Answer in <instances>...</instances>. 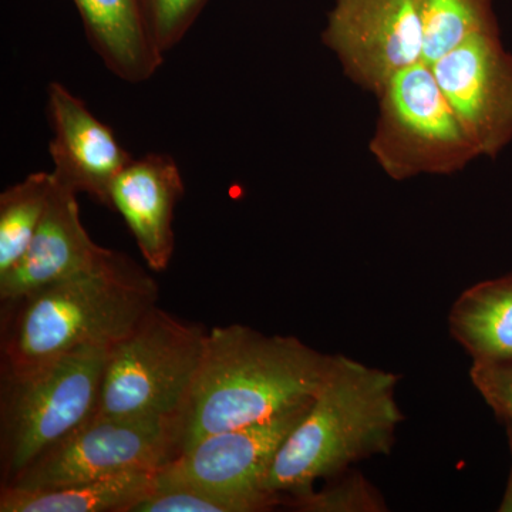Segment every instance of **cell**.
Returning a JSON list of instances; mask_svg holds the SVG:
<instances>
[{"label":"cell","instance_id":"e0dca14e","mask_svg":"<svg viewBox=\"0 0 512 512\" xmlns=\"http://www.w3.org/2000/svg\"><path fill=\"white\" fill-rule=\"evenodd\" d=\"M423 32V60L436 62L468 37L500 33L493 0H412Z\"/></svg>","mask_w":512,"mask_h":512},{"label":"cell","instance_id":"9c48e42d","mask_svg":"<svg viewBox=\"0 0 512 512\" xmlns=\"http://www.w3.org/2000/svg\"><path fill=\"white\" fill-rule=\"evenodd\" d=\"M322 42L346 76L376 97L396 74L423 60L412 0H335Z\"/></svg>","mask_w":512,"mask_h":512},{"label":"cell","instance_id":"2e32d148","mask_svg":"<svg viewBox=\"0 0 512 512\" xmlns=\"http://www.w3.org/2000/svg\"><path fill=\"white\" fill-rule=\"evenodd\" d=\"M156 483L157 471L136 470L52 490L2 487L0 512H131Z\"/></svg>","mask_w":512,"mask_h":512},{"label":"cell","instance_id":"8fae6325","mask_svg":"<svg viewBox=\"0 0 512 512\" xmlns=\"http://www.w3.org/2000/svg\"><path fill=\"white\" fill-rule=\"evenodd\" d=\"M47 113L53 130L49 147L55 163L53 177L110 208L111 185L133 157L121 147L111 127L63 84H49Z\"/></svg>","mask_w":512,"mask_h":512},{"label":"cell","instance_id":"d6986e66","mask_svg":"<svg viewBox=\"0 0 512 512\" xmlns=\"http://www.w3.org/2000/svg\"><path fill=\"white\" fill-rule=\"evenodd\" d=\"M261 505L239 495L190 484L156 483L131 512H261Z\"/></svg>","mask_w":512,"mask_h":512},{"label":"cell","instance_id":"ba28073f","mask_svg":"<svg viewBox=\"0 0 512 512\" xmlns=\"http://www.w3.org/2000/svg\"><path fill=\"white\" fill-rule=\"evenodd\" d=\"M312 400L271 419L204 437L160 468L158 483L224 491L248 498L264 511L284 505L266 488V481L279 448L308 413Z\"/></svg>","mask_w":512,"mask_h":512},{"label":"cell","instance_id":"7a4b0ae2","mask_svg":"<svg viewBox=\"0 0 512 512\" xmlns=\"http://www.w3.org/2000/svg\"><path fill=\"white\" fill-rule=\"evenodd\" d=\"M399 380L387 370L335 355L308 413L279 448L266 488L286 505L312 493L318 481L390 453L404 420L396 400Z\"/></svg>","mask_w":512,"mask_h":512},{"label":"cell","instance_id":"44dd1931","mask_svg":"<svg viewBox=\"0 0 512 512\" xmlns=\"http://www.w3.org/2000/svg\"><path fill=\"white\" fill-rule=\"evenodd\" d=\"M208 0H141L148 33L158 52L173 50L207 5Z\"/></svg>","mask_w":512,"mask_h":512},{"label":"cell","instance_id":"52a82bcc","mask_svg":"<svg viewBox=\"0 0 512 512\" xmlns=\"http://www.w3.org/2000/svg\"><path fill=\"white\" fill-rule=\"evenodd\" d=\"M180 446L181 419L96 414L2 487L52 490L126 471H158L180 453Z\"/></svg>","mask_w":512,"mask_h":512},{"label":"cell","instance_id":"7c38bea8","mask_svg":"<svg viewBox=\"0 0 512 512\" xmlns=\"http://www.w3.org/2000/svg\"><path fill=\"white\" fill-rule=\"evenodd\" d=\"M110 252L97 245L83 227L77 192L53 177L35 237L18 264L0 275V301L8 305L45 286L90 271Z\"/></svg>","mask_w":512,"mask_h":512},{"label":"cell","instance_id":"5bb4252c","mask_svg":"<svg viewBox=\"0 0 512 512\" xmlns=\"http://www.w3.org/2000/svg\"><path fill=\"white\" fill-rule=\"evenodd\" d=\"M94 52L111 73L143 83L164 62L148 33L141 0H73Z\"/></svg>","mask_w":512,"mask_h":512},{"label":"cell","instance_id":"30bf717a","mask_svg":"<svg viewBox=\"0 0 512 512\" xmlns=\"http://www.w3.org/2000/svg\"><path fill=\"white\" fill-rule=\"evenodd\" d=\"M430 67L477 156L497 157L512 141V55L500 33L468 37Z\"/></svg>","mask_w":512,"mask_h":512},{"label":"cell","instance_id":"9a60e30c","mask_svg":"<svg viewBox=\"0 0 512 512\" xmlns=\"http://www.w3.org/2000/svg\"><path fill=\"white\" fill-rule=\"evenodd\" d=\"M448 330L473 362H512V274L461 292L448 313Z\"/></svg>","mask_w":512,"mask_h":512},{"label":"cell","instance_id":"ffe728a7","mask_svg":"<svg viewBox=\"0 0 512 512\" xmlns=\"http://www.w3.org/2000/svg\"><path fill=\"white\" fill-rule=\"evenodd\" d=\"M322 490L289 501L288 507L305 512H379L386 511L382 494L360 474L348 473L333 478Z\"/></svg>","mask_w":512,"mask_h":512},{"label":"cell","instance_id":"7402d4cb","mask_svg":"<svg viewBox=\"0 0 512 512\" xmlns=\"http://www.w3.org/2000/svg\"><path fill=\"white\" fill-rule=\"evenodd\" d=\"M470 379L495 416L512 429V362H473Z\"/></svg>","mask_w":512,"mask_h":512},{"label":"cell","instance_id":"3957f363","mask_svg":"<svg viewBox=\"0 0 512 512\" xmlns=\"http://www.w3.org/2000/svg\"><path fill=\"white\" fill-rule=\"evenodd\" d=\"M158 286L128 256L111 251L90 271L8 303L3 373L16 376L84 346L113 348L156 308Z\"/></svg>","mask_w":512,"mask_h":512},{"label":"cell","instance_id":"603a6c76","mask_svg":"<svg viewBox=\"0 0 512 512\" xmlns=\"http://www.w3.org/2000/svg\"><path fill=\"white\" fill-rule=\"evenodd\" d=\"M507 436H508V443H510V450H511V457H512V429H511V427H507ZM498 511L512 512V467H511L510 478H508L507 488H505L503 501H501L500 507H498Z\"/></svg>","mask_w":512,"mask_h":512},{"label":"cell","instance_id":"6da1fadb","mask_svg":"<svg viewBox=\"0 0 512 512\" xmlns=\"http://www.w3.org/2000/svg\"><path fill=\"white\" fill-rule=\"evenodd\" d=\"M333 357L295 336L265 335L238 323L212 329L181 417L180 451L311 402Z\"/></svg>","mask_w":512,"mask_h":512},{"label":"cell","instance_id":"5b68a950","mask_svg":"<svg viewBox=\"0 0 512 512\" xmlns=\"http://www.w3.org/2000/svg\"><path fill=\"white\" fill-rule=\"evenodd\" d=\"M207 333L153 308L110 350L97 416L181 419Z\"/></svg>","mask_w":512,"mask_h":512},{"label":"cell","instance_id":"8992f818","mask_svg":"<svg viewBox=\"0 0 512 512\" xmlns=\"http://www.w3.org/2000/svg\"><path fill=\"white\" fill-rule=\"evenodd\" d=\"M377 100L369 150L393 180L456 174L478 158L430 64L421 60L396 74Z\"/></svg>","mask_w":512,"mask_h":512},{"label":"cell","instance_id":"277c9868","mask_svg":"<svg viewBox=\"0 0 512 512\" xmlns=\"http://www.w3.org/2000/svg\"><path fill=\"white\" fill-rule=\"evenodd\" d=\"M110 350L84 346L23 375L5 376L3 484L96 416Z\"/></svg>","mask_w":512,"mask_h":512},{"label":"cell","instance_id":"ac0fdd59","mask_svg":"<svg viewBox=\"0 0 512 512\" xmlns=\"http://www.w3.org/2000/svg\"><path fill=\"white\" fill-rule=\"evenodd\" d=\"M52 187V173L40 171L0 195V275L25 255L45 215Z\"/></svg>","mask_w":512,"mask_h":512},{"label":"cell","instance_id":"4fadbf2b","mask_svg":"<svg viewBox=\"0 0 512 512\" xmlns=\"http://www.w3.org/2000/svg\"><path fill=\"white\" fill-rule=\"evenodd\" d=\"M183 195L180 168L167 154L131 161L111 185L110 208L126 221L153 271H165L173 258L174 210Z\"/></svg>","mask_w":512,"mask_h":512}]
</instances>
